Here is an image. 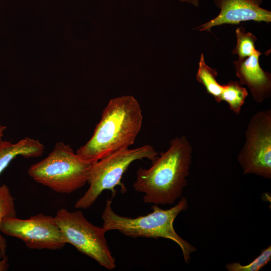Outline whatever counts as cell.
Wrapping results in <instances>:
<instances>
[{
  "label": "cell",
  "mask_w": 271,
  "mask_h": 271,
  "mask_svg": "<svg viewBox=\"0 0 271 271\" xmlns=\"http://www.w3.org/2000/svg\"><path fill=\"white\" fill-rule=\"evenodd\" d=\"M237 159L244 174L271 178L270 109L260 111L251 118Z\"/></svg>",
  "instance_id": "cell-7"
},
{
  "label": "cell",
  "mask_w": 271,
  "mask_h": 271,
  "mask_svg": "<svg viewBox=\"0 0 271 271\" xmlns=\"http://www.w3.org/2000/svg\"><path fill=\"white\" fill-rule=\"evenodd\" d=\"M271 260V246L261 250L260 254L249 263L242 265L239 262L229 263L225 266L228 271H258Z\"/></svg>",
  "instance_id": "cell-16"
},
{
  "label": "cell",
  "mask_w": 271,
  "mask_h": 271,
  "mask_svg": "<svg viewBox=\"0 0 271 271\" xmlns=\"http://www.w3.org/2000/svg\"><path fill=\"white\" fill-rule=\"evenodd\" d=\"M1 232L22 240L30 249L56 250L66 243L55 217L42 213L27 219L3 218Z\"/></svg>",
  "instance_id": "cell-8"
},
{
  "label": "cell",
  "mask_w": 271,
  "mask_h": 271,
  "mask_svg": "<svg viewBox=\"0 0 271 271\" xmlns=\"http://www.w3.org/2000/svg\"><path fill=\"white\" fill-rule=\"evenodd\" d=\"M92 164L80 158L69 145L60 142L47 157L31 165L28 174L54 191L70 194L87 183Z\"/></svg>",
  "instance_id": "cell-4"
},
{
  "label": "cell",
  "mask_w": 271,
  "mask_h": 271,
  "mask_svg": "<svg viewBox=\"0 0 271 271\" xmlns=\"http://www.w3.org/2000/svg\"><path fill=\"white\" fill-rule=\"evenodd\" d=\"M236 45L232 50L233 55L237 54L239 59H244L254 54L257 50L255 47L257 39L250 32H246L244 28L238 27L235 31Z\"/></svg>",
  "instance_id": "cell-15"
},
{
  "label": "cell",
  "mask_w": 271,
  "mask_h": 271,
  "mask_svg": "<svg viewBox=\"0 0 271 271\" xmlns=\"http://www.w3.org/2000/svg\"><path fill=\"white\" fill-rule=\"evenodd\" d=\"M7 127L0 124V146L3 142V137L4 136V131L6 129Z\"/></svg>",
  "instance_id": "cell-19"
},
{
  "label": "cell",
  "mask_w": 271,
  "mask_h": 271,
  "mask_svg": "<svg viewBox=\"0 0 271 271\" xmlns=\"http://www.w3.org/2000/svg\"><path fill=\"white\" fill-rule=\"evenodd\" d=\"M261 55L257 50L249 57L233 62L240 83L247 86L253 99L258 103L269 97L271 93V74L260 67L259 57Z\"/></svg>",
  "instance_id": "cell-10"
},
{
  "label": "cell",
  "mask_w": 271,
  "mask_h": 271,
  "mask_svg": "<svg viewBox=\"0 0 271 271\" xmlns=\"http://www.w3.org/2000/svg\"><path fill=\"white\" fill-rule=\"evenodd\" d=\"M181 2H186L197 7L199 6L200 0H179Z\"/></svg>",
  "instance_id": "cell-18"
},
{
  "label": "cell",
  "mask_w": 271,
  "mask_h": 271,
  "mask_svg": "<svg viewBox=\"0 0 271 271\" xmlns=\"http://www.w3.org/2000/svg\"><path fill=\"white\" fill-rule=\"evenodd\" d=\"M44 149L39 141L29 137L14 144L3 141L0 146V174L16 157L38 158L43 154Z\"/></svg>",
  "instance_id": "cell-11"
},
{
  "label": "cell",
  "mask_w": 271,
  "mask_h": 271,
  "mask_svg": "<svg viewBox=\"0 0 271 271\" xmlns=\"http://www.w3.org/2000/svg\"><path fill=\"white\" fill-rule=\"evenodd\" d=\"M158 155L152 146L145 145L118 151L92 164L87 182L89 184L88 189L76 201L75 207L83 209L89 208L105 190L110 191L114 197L116 186L120 187L122 193H125L126 189L121 179L130 164L144 159L153 161Z\"/></svg>",
  "instance_id": "cell-5"
},
{
  "label": "cell",
  "mask_w": 271,
  "mask_h": 271,
  "mask_svg": "<svg viewBox=\"0 0 271 271\" xmlns=\"http://www.w3.org/2000/svg\"><path fill=\"white\" fill-rule=\"evenodd\" d=\"M247 95V89L241 86L239 82L231 80L223 85L219 101L220 102L222 101L226 102L230 108L238 115Z\"/></svg>",
  "instance_id": "cell-13"
},
{
  "label": "cell",
  "mask_w": 271,
  "mask_h": 271,
  "mask_svg": "<svg viewBox=\"0 0 271 271\" xmlns=\"http://www.w3.org/2000/svg\"><path fill=\"white\" fill-rule=\"evenodd\" d=\"M262 2V0H214L216 7L220 10L219 14L194 30L210 31L215 26L239 25L240 22L248 21L270 23L271 12L261 7Z\"/></svg>",
  "instance_id": "cell-9"
},
{
  "label": "cell",
  "mask_w": 271,
  "mask_h": 271,
  "mask_svg": "<svg viewBox=\"0 0 271 271\" xmlns=\"http://www.w3.org/2000/svg\"><path fill=\"white\" fill-rule=\"evenodd\" d=\"M192 152L187 138L177 137L171 141L169 149L152 161L151 167L138 170L133 188L144 194V203L171 205L181 197L190 174Z\"/></svg>",
  "instance_id": "cell-2"
},
{
  "label": "cell",
  "mask_w": 271,
  "mask_h": 271,
  "mask_svg": "<svg viewBox=\"0 0 271 271\" xmlns=\"http://www.w3.org/2000/svg\"><path fill=\"white\" fill-rule=\"evenodd\" d=\"M112 203V199L106 200L101 215L102 227L106 232L117 230L125 236L134 238H163L171 240L180 247L185 262H190L191 254L196 248L179 235L173 225L179 214L188 208L187 200L185 197H181L176 205L168 209L153 204L152 212L134 218L117 214L113 211Z\"/></svg>",
  "instance_id": "cell-3"
},
{
  "label": "cell",
  "mask_w": 271,
  "mask_h": 271,
  "mask_svg": "<svg viewBox=\"0 0 271 271\" xmlns=\"http://www.w3.org/2000/svg\"><path fill=\"white\" fill-rule=\"evenodd\" d=\"M217 71L206 64L203 53L201 54L196 80L205 87L206 91L214 97L217 102H220V97L223 89V85L216 80Z\"/></svg>",
  "instance_id": "cell-12"
},
{
  "label": "cell",
  "mask_w": 271,
  "mask_h": 271,
  "mask_svg": "<svg viewBox=\"0 0 271 271\" xmlns=\"http://www.w3.org/2000/svg\"><path fill=\"white\" fill-rule=\"evenodd\" d=\"M9 266L8 257L4 254L0 248V271L7 270Z\"/></svg>",
  "instance_id": "cell-17"
},
{
  "label": "cell",
  "mask_w": 271,
  "mask_h": 271,
  "mask_svg": "<svg viewBox=\"0 0 271 271\" xmlns=\"http://www.w3.org/2000/svg\"><path fill=\"white\" fill-rule=\"evenodd\" d=\"M55 218L66 244L72 245L107 269L116 267L115 259L105 238L106 232L102 227L94 225L80 210L70 212L61 208Z\"/></svg>",
  "instance_id": "cell-6"
},
{
  "label": "cell",
  "mask_w": 271,
  "mask_h": 271,
  "mask_svg": "<svg viewBox=\"0 0 271 271\" xmlns=\"http://www.w3.org/2000/svg\"><path fill=\"white\" fill-rule=\"evenodd\" d=\"M143 116L132 96L111 99L102 110L91 138L76 152L82 160L93 164L118 151L129 148L139 133Z\"/></svg>",
  "instance_id": "cell-1"
},
{
  "label": "cell",
  "mask_w": 271,
  "mask_h": 271,
  "mask_svg": "<svg viewBox=\"0 0 271 271\" xmlns=\"http://www.w3.org/2000/svg\"><path fill=\"white\" fill-rule=\"evenodd\" d=\"M16 216L15 201L10 189L6 184L0 186V227L5 217ZM0 230V248L4 254H6L7 240L3 237Z\"/></svg>",
  "instance_id": "cell-14"
}]
</instances>
